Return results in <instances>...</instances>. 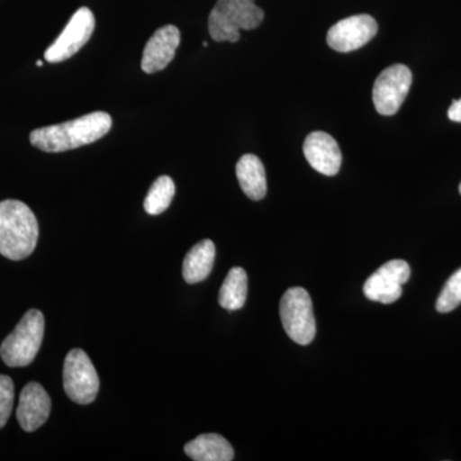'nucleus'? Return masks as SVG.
Wrapping results in <instances>:
<instances>
[{"label": "nucleus", "mask_w": 461, "mask_h": 461, "mask_svg": "<svg viewBox=\"0 0 461 461\" xmlns=\"http://www.w3.org/2000/svg\"><path fill=\"white\" fill-rule=\"evenodd\" d=\"M111 115L93 112L68 122L41 127L30 133L32 147L47 153H63L100 140L112 129Z\"/></svg>", "instance_id": "f257e3e1"}, {"label": "nucleus", "mask_w": 461, "mask_h": 461, "mask_svg": "<svg viewBox=\"0 0 461 461\" xmlns=\"http://www.w3.org/2000/svg\"><path fill=\"white\" fill-rule=\"evenodd\" d=\"M39 224L32 209L20 200L0 202V254L11 260L32 256L38 245Z\"/></svg>", "instance_id": "f03ea898"}, {"label": "nucleus", "mask_w": 461, "mask_h": 461, "mask_svg": "<svg viewBox=\"0 0 461 461\" xmlns=\"http://www.w3.org/2000/svg\"><path fill=\"white\" fill-rule=\"evenodd\" d=\"M263 20L264 11L256 0H218L209 14V33L217 42H238L240 30L257 29Z\"/></svg>", "instance_id": "7ed1b4c3"}, {"label": "nucleus", "mask_w": 461, "mask_h": 461, "mask_svg": "<svg viewBox=\"0 0 461 461\" xmlns=\"http://www.w3.org/2000/svg\"><path fill=\"white\" fill-rule=\"evenodd\" d=\"M45 320L41 311L32 309L0 346L3 362L12 368L30 366L35 360L44 339Z\"/></svg>", "instance_id": "20e7f679"}, {"label": "nucleus", "mask_w": 461, "mask_h": 461, "mask_svg": "<svg viewBox=\"0 0 461 461\" xmlns=\"http://www.w3.org/2000/svg\"><path fill=\"white\" fill-rule=\"evenodd\" d=\"M280 314L288 338L299 345H309L313 341L317 327L313 303L308 291L303 287L288 288L281 299Z\"/></svg>", "instance_id": "39448f33"}, {"label": "nucleus", "mask_w": 461, "mask_h": 461, "mask_svg": "<svg viewBox=\"0 0 461 461\" xmlns=\"http://www.w3.org/2000/svg\"><path fill=\"white\" fill-rule=\"evenodd\" d=\"M63 387L67 396L80 405H87L98 396V373L90 357L81 348H74L67 354L63 366Z\"/></svg>", "instance_id": "423d86ee"}, {"label": "nucleus", "mask_w": 461, "mask_h": 461, "mask_svg": "<svg viewBox=\"0 0 461 461\" xmlns=\"http://www.w3.org/2000/svg\"><path fill=\"white\" fill-rule=\"evenodd\" d=\"M94 30L95 17L93 12L86 7L77 9L57 41L45 51V60L50 63H60L74 57L90 41Z\"/></svg>", "instance_id": "0eeeda50"}, {"label": "nucleus", "mask_w": 461, "mask_h": 461, "mask_svg": "<svg viewBox=\"0 0 461 461\" xmlns=\"http://www.w3.org/2000/svg\"><path fill=\"white\" fill-rule=\"evenodd\" d=\"M412 83L411 69L393 65L382 71L373 86V103L382 115H393L408 96Z\"/></svg>", "instance_id": "6e6552de"}, {"label": "nucleus", "mask_w": 461, "mask_h": 461, "mask_svg": "<svg viewBox=\"0 0 461 461\" xmlns=\"http://www.w3.org/2000/svg\"><path fill=\"white\" fill-rule=\"evenodd\" d=\"M411 267L405 260L387 262L364 284V295L382 304H393L402 295V285L411 278Z\"/></svg>", "instance_id": "1a4fd4ad"}, {"label": "nucleus", "mask_w": 461, "mask_h": 461, "mask_svg": "<svg viewBox=\"0 0 461 461\" xmlns=\"http://www.w3.org/2000/svg\"><path fill=\"white\" fill-rule=\"evenodd\" d=\"M377 21L369 14H357L339 21L329 30L327 42L339 53L360 50L377 35Z\"/></svg>", "instance_id": "9d476101"}, {"label": "nucleus", "mask_w": 461, "mask_h": 461, "mask_svg": "<svg viewBox=\"0 0 461 461\" xmlns=\"http://www.w3.org/2000/svg\"><path fill=\"white\" fill-rule=\"evenodd\" d=\"M181 41L180 30L173 25L158 29L142 51L141 69L148 75L163 71L176 56Z\"/></svg>", "instance_id": "9b49d317"}, {"label": "nucleus", "mask_w": 461, "mask_h": 461, "mask_svg": "<svg viewBox=\"0 0 461 461\" xmlns=\"http://www.w3.org/2000/svg\"><path fill=\"white\" fill-rule=\"evenodd\" d=\"M304 156L315 171L324 176L338 175L341 168L342 154L338 141L329 133H309L304 141Z\"/></svg>", "instance_id": "f8f14e48"}, {"label": "nucleus", "mask_w": 461, "mask_h": 461, "mask_svg": "<svg viewBox=\"0 0 461 461\" xmlns=\"http://www.w3.org/2000/svg\"><path fill=\"white\" fill-rule=\"evenodd\" d=\"M51 400L41 384L30 382L21 393L17 420L26 432L41 429L50 418Z\"/></svg>", "instance_id": "ddd939ff"}, {"label": "nucleus", "mask_w": 461, "mask_h": 461, "mask_svg": "<svg viewBox=\"0 0 461 461\" xmlns=\"http://www.w3.org/2000/svg\"><path fill=\"white\" fill-rule=\"evenodd\" d=\"M240 187L249 199L259 202L267 194V176L262 160L254 154H245L236 166Z\"/></svg>", "instance_id": "4468645a"}, {"label": "nucleus", "mask_w": 461, "mask_h": 461, "mask_svg": "<svg viewBox=\"0 0 461 461\" xmlns=\"http://www.w3.org/2000/svg\"><path fill=\"white\" fill-rule=\"evenodd\" d=\"M185 453L195 461H230L235 457L232 446L217 433L196 437L185 445Z\"/></svg>", "instance_id": "2eb2a0df"}, {"label": "nucleus", "mask_w": 461, "mask_h": 461, "mask_svg": "<svg viewBox=\"0 0 461 461\" xmlns=\"http://www.w3.org/2000/svg\"><path fill=\"white\" fill-rule=\"evenodd\" d=\"M215 260V245L212 240H203L198 242L187 256L185 257L182 264V276L187 284H198L204 281L212 269Z\"/></svg>", "instance_id": "dca6fc26"}, {"label": "nucleus", "mask_w": 461, "mask_h": 461, "mask_svg": "<svg viewBox=\"0 0 461 461\" xmlns=\"http://www.w3.org/2000/svg\"><path fill=\"white\" fill-rule=\"evenodd\" d=\"M248 275L241 267L230 269L220 290V305L230 312L240 311L247 303Z\"/></svg>", "instance_id": "f3484780"}, {"label": "nucleus", "mask_w": 461, "mask_h": 461, "mask_svg": "<svg viewBox=\"0 0 461 461\" xmlns=\"http://www.w3.org/2000/svg\"><path fill=\"white\" fill-rule=\"evenodd\" d=\"M175 194L176 186L172 178L169 176H160L151 185L147 198H145V212L150 215L162 214L171 205Z\"/></svg>", "instance_id": "a211bd4d"}, {"label": "nucleus", "mask_w": 461, "mask_h": 461, "mask_svg": "<svg viewBox=\"0 0 461 461\" xmlns=\"http://www.w3.org/2000/svg\"><path fill=\"white\" fill-rule=\"evenodd\" d=\"M461 304V268L455 272L442 288L436 309L439 313H450Z\"/></svg>", "instance_id": "6ab92c4d"}, {"label": "nucleus", "mask_w": 461, "mask_h": 461, "mask_svg": "<svg viewBox=\"0 0 461 461\" xmlns=\"http://www.w3.org/2000/svg\"><path fill=\"white\" fill-rule=\"evenodd\" d=\"M14 402V384L11 377L0 375V429L7 424Z\"/></svg>", "instance_id": "aec40b11"}, {"label": "nucleus", "mask_w": 461, "mask_h": 461, "mask_svg": "<svg viewBox=\"0 0 461 461\" xmlns=\"http://www.w3.org/2000/svg\"><path fill=\"white\" fill-rule=\"evenodd\" d=\"M447 114L448 118L454 122H461V99L454 100Z\"/></svg>", "instance_id": "412c9836"}, {"label": "nucleus", "mask_w": 461, "mask_h": 461, "mask_svg": "<svg viewBox=\"0 0 461 461\" xmlns=\"http://www.w3.org/2000/svg\"><path fill=\"white\" fill-rule=\"evenodd\" d=\"M36 66H38V67H42V62H41V60H38V62H36Z\"/></svg>", "instance_id": "4be33fe9"}, {"label": "nucleus", "mask_w": 461, "mask_h": 461, "mask_svg": "<svg viewBox=\"0 0 461 461\" xmlns=\"http://www.w3.org/2000/svg\"><path fill=\"white\" fill-rule=\"evenodd\" d=\"M459 191H460V194H461V184H460Z\"/></svg>", "instance_id": "5701e85b"}]
</instances>
